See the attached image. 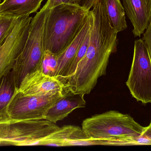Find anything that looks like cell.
Segmentation results:
<instances>
[{
	"label": "cell",
	"instance_id": "21",
	"mask_svg": "<svg viewBox=\"0 0 151 151\" xmlns=\"http://www.w3.org/2000/svg\"><path fill=\"white\" fill-rule=\"evenodd\" d=\"M79 5L88 10L90 11L100 0H78Z\"/></svg>",
	"mask_w": 151,
	"mask_h": 151
},
{
	"label": "cell",
	"instance_id": "19",
	"mask_svg": "<svg viewBox=\"0 0 151 151\" xmlns=\"http://www.w3.org/2000/svg\"><path fill=\"white\" fill-rule=\"evenodd\" d=\"M142 39L147 48L151 60V21L145 33H144Z\"/></svg>",
	"mask_w": 151,
	"mask_h": 151
},
{
	"label": "cell",
	"instance_id": "7",
	"mask_svg": "<svg viewBox=\"0 0 151 151\" xmlns=\"http://www.w3.org/2000/svg\"><path fill=\"white\" fill-rule=\"evenodd\" d=\"M32 18L29 16L17 18L11 32L0 45V78L10 72L22 52L28 37Z\"/></svg>",
	"mask_w": 151,
	"mask_h": 151
},
{
	"label": "cell",
	"instance_id": "15",
	"mask_svg": "<svg viewBox=\"0 0 151 151\" xmlns=\"http://www.w3.org/2000/svg\"><path fill=\"white\" fill-rule=\"evenodd\" d=\"M15 87L12 81L10 73L0 78V112L6 108L12 97Z\"/></svg>",
	"mask_w": 151,
	"mask_h": 151
},
{
	"label": "cell",
	"instance_id": "18",
	"mask_svg": "<svg viewBox=\"0 0 151 151\" xmlns=\"http://www.w3.org/2000/svg\"><path fill=\"white\" fill-rule=\"evenodd\" d=\"M17 19V18L0 16V45L11 32Z\"/></svg>",
	"mask_w": 151,
	"mask_h": 151
},
{
	"label": "cell",
	"instance_id": "12",
	"mask_svg": "<svg viewBox=\"0 0 151 151\" xmlns=\"http://www.w3.org/2000/svg\"><path fill=\"white\" fill-rule=\"evenodd\" d=\"M88 138L81 128L73 126H64L59 127L56 131L39 142L37 145L70 146L76 141Z\"/></svg>",
	"mask_w": 151,
	"mask_h": 151
},
{
	"label": "cell",
	"instance_id": "20",
	"mask_svg": "<svg viewBox=\"0 0 151 151\" xmlns=\"http://www.w3.org/2000/svg\"><path fill=\"white\" fill-rule=\"evenodd\" d=\"M46 3L47 4L48 7L49 9L63 4L79 5L78 0H48Z\"/></svg>",
	"mask_w": 151,
	"mask_h": 151
},
{
	"label": "cell",
	"instance_id": "10",
	"mask_svg": "<svg viewBox=\"0 0 151 151\" xmlns=\"http://www.w3.org/2000/svg\"><path fill=\"white\" fill-rule=\"evenodd\" d=\"M84 95L64 92V95L50 107L45 115V119L56 123L63 120L74 110L84 108L86 102Z\"/></svg>",
	"mask_w": 151,
	"mask_h": 151
},
{
	"label": "cell",
	"instance_id": "11",
	"mask_svg": "<svg viewBox=\"0 0 151 151\" xmlns=\"http://www.w3.org/2000/svg\"><path fill=\"white\" fill-rule=\"evenodd\" d=\"M92 20V14L90 10L84 25L75 39L62 53L58 56L57 66L55 77L59 80L65 76L67 69L75 57L80 45L90 30Z\"/></svg>",
	"mask_w": 151,
	"mask_h": 151
},
{
	"label": "cell",
	"instance_id": "16",
	"mask_svg": "<svg viewBox=\"0 0 151 151\" xmlns=\"http://www.w3.org/2000/svg\"><path fill=\"white\" fill-rule=\"evenodd\" d=\"M90 30L88 33L86 37H85L81 45H80L74 58L73 59V61L70 64L69 66L67 72L65 73V76L61 80L65 78H67L70 76L72 75L75 72L76 70V67H77V64L79 63L80 61L85 56V53L87 51V49H88V46L89 43L90 36Z\"/></svg>",
	"mask_w": 151,
	"mask_h": 151
},
{
	"label": "cell",
	"instance_id": "1",
	"mask_svg": "<svg viewBox=\"0 0 151 151\" xmlns=\"http://www.w3.org/2000/svg\"><path fill=\"white\" fill-rule=\"evenodd\" d=\"M91 11L92 20L88 46L74 73L61 80L64 92L89 94L99 79L105 75L110 56L117 51L118 33L109 23L102 0Z\"/></svg>",
	"mask_w": 151,
	"mask_h": 151
},
{
	"label": "cell",
	"instance_id": "5",
	"mask_svg": "<svg viewBox=\"0 0 151 151\" xmlns=\"http://www.w3.org/2000/svg\"><path fill=\"white\" fill-rule=\"evenodd\" d=\"M126 85L137 101L151 103V60L142 39L135 41L133 62Z\"/></svg>",
	"mask_w": 151,
	"mask_h": 151
},
{
	"label": "cell",
	"instance_id": "14",
	"mask_svg": "<svg viewBox=\"0 0 151 151\" xmlns=\"http://www.w3.org/2000/svg\"><path fill=\"white\" fill-rule=\"evenodd\" d=\"M102 3L109 23L115 32L126 30V12L120 0H102Z\"/></svg>",
	"mask_w": 151,
	"mask_h": 151
},
{
	"label": "cell",
	"instance_id": "22",
	"mask_svg": "<svg viewBox=\"0 0 151 151\" xmlns=\"http://www.w3.org/2000/svg\"><path fill=\"white\" fill-rule=\"evenodd\" d=\"M1 0H0V3H1Z\"/></svg>",
	"mask_w": 151,
	"mask_h": 151
},
{
	"label": "cell",
	"instance_id": "3",
	"mask_svg": "<svg viewBox=\"0 0 151 151\" xmlns=\"http://www.w3.org/2000/svg\"><path fill=\"white\" fill-rule=\"evenodd\" d=\"M145 129L129 114L110 111L83 121L82 129L89 138L109 140L110 145L120 146L124 139L142 134Z\"/></svg>",
	"mask_w": 151,
	"mask_h": 151
},
{
	"label": "cell",
	"instance_id": "9",
	"mask_svg": "<svg viewBox=\"0 0 151 151\" xmlns=\"http://www.w3.org/2000/svg\"><path fill=\"white\" fill-rule=\"evenodd\" d=\"M125 12L134 27L135 37L143 34L151 21V0H122Z\"/></svg>",
	"mask_w": 151,
	"mask_h": 151
},
{
	"label": "cell",
	"instance_id": "8",
	"mask_svg": "<svg viewBox=\"0 0 151 151\" xmlns=\"http://www.w3.org/2000/svg\"><path fill=\"white\" fill-rule=\"evenodd\" d=\"M64 85L58 79L45 74L41 66L24 76L18 90L24 96H43L64 93Z\"/></svg>",
	"mask_w": 151,
	"mask_h": 151
},
{
	"label": "cell",
	"instance_id": "4",
	"mask_svg": "<svg viewBox=\"0 0 151 151\" xmlns=\"http://www.w3.org/2000/svg\"><path fill=\"white\" fill-rule=\"evenodd\" d=\"M49 11L50 9L46 3L32 19L25 44L10 72L15 88H18L27 74L42 66L45 51L44 27Z\"/></svg>",
	"mask_w": 151,
	"mask_h": 151
},
{
	"label": "cell",
	"instance_id": "13",
	"mask_svg": "<svg viewBox=\"0 0 151 151\" xmlns=\"http://www.w3.org/2000/svg\"><path fill=\"white\" fill-rule=\"evenodd\" d=\"M43 0H3L0 3V16L13 18L29 16L36 12Z\"/></svg>",
	"mask_w": 151,
	"mask_h": 151
},
{
	"label": "cell",
	"instance_id": "17",
	"mask_svg": "<svg viewBox=\"0 0 151 151\" xmlns=\"http://www.w3.org/2000/svg\"><path fill=\"white\" fill-rule=\"evenodd\" d=\"M57 61V55L49 51H45L42 64L43 72L47 75L55 77Z\"/></svg>",
	"mask_w": 151,
	"mask_h": 151
},
{
	"label": "cell",
	"instance_id": "2",
	"mask_svg": "<svg viewBox=\"0 0 151 151\" xmlns=\"http://www.w3.org/2000/svg\"><path fill=\"white\" fill-rule=\"evenodd\" d=\"M90 11L78 4H63L50 9L44 30V46L58 56L74 40Z\"/></svg>",
	"mask_w": 151,
	"mask_h": 151
},
{
	"label": "cell",
	"instance_id": "6",
	"mask_svg": "<svg viewBox=\"0 0 151 151\" xmlns=\"http://www.w3.org/2000/svg\"><path fill=\"white\" fill-rule=\"evenodd\" d=\"M64 95L58 93L43 96H27L16 88L6 108L10 118L17 120L45 119L48 110Z\"/></svg>",
	"mask_w": 151,
	"mask_h": 151
}]
</instances>
